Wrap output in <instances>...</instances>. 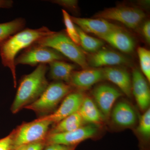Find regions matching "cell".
Segmentation results:
<instances>
[{
  "instance_id": "6",
  "label": "cell",
  "mask_w": 150,
  "mask_h": 150,
  "mask_svg": "<svg viewBox=\"0 0 150 150\" xmlns=\"http://www.w3.org/2000/svg\"><path fill=\"white\" fill-rule=\"evenodd\" d=\"M94 17L118 21L129 28L136 29L144 20L146 14L138 8L121 6L105 9Z\"/></svg>"
},
{
  "instance_id": "7",
  "label": "cell",
  "mask_w": 150,
  "mask_h": 150,
  "mask_svg": "<svg viewBox=\"0 0 150 150\" xmlns=\"http://www.w3.org/2000/svg\"><path fill=\"white\" fill-rule=\"evenodd\" d=\"M65 58L53 48L33 44L23 50V52L16 57V66L19 64L34 67L41 64H47L55 61H64Z\"/></svg>"
},
{
  "instance_id": "13",
  "label": "cell",
  "mask_w": 150,
  "mask_h": 150,
  "mask_svg": "<svg viewBox=\"0 0 150 150\" xmlns=\"http://www.w3.org/2000/svg\"><path fill=\"white\" fill-rule=\"evenodd\" d=\"M146 79L139 70L134 69L132 74V93L140 109L146 111L150 103V89Z\"/></svg>"
},
{
  "instance_id": "1",
  "label": "cell",
  "mask_w": 150,
  "mask_h": 150,
  "mask_svg": "<svg viewBox=\"0 0 150 150\" xmlns=\"http://www.w3.org/2000/svg\"><path fill=\"white\" fill-rule=\"evenodd\" d=\"M54 32L46 26L36 29L24 28L0 44L2 64L4 67H8L10 69L15 88L17 86L16 66L15 64L17 55L21 50H25L41 38Z\"/></svg>"
},
{
  "instance_id": "29",
  "label": "cell",
  "mask_w": 150,
  "mask_h": 150,
  "mask_svg": "<svg viewBox=\"0 0 150 150\" xmlns=\"http://www.w3.org/2000/svg\"><path fill=\"white\" fill-rule=\"evenodd\" d=\"M142 35L148 43L150 42V22L147 21L143 24L142 27Z\"/></svg>"
},
{
  "instance_id": "21",
  "label": "cell",
  "mask_w": 150,
  "mask_h": 150,
  "mask_svg": "<svg viewBox=\"0 0 150 150\" xmlns=\"http://www.w3.org/2000/svg\"><path fill=\"white\" fill-rule=\"evenodd\" d=\"M25 23V20L21 18L0 23V44L12 35L24 29Z\"/></svg>"
},
{
  "instance_id": "31",
  "label": "cell",
  "mask_w": 150,
  "mask_h": 150,
  "mask_svg": "<svg viewBox=\"0 0 150 150\" xmlns=\"http://www.w3.org/2000/svg\"><path fill=\"white\" fill-rule=\"evenodd\" d=\"M13 3V1L11 0H0V8H11Z\"/></svg>"
},
{
  "instance_id": "14",
  "label": "cell",
  "mask_w": 150,
  "mask_h": 150,
  "mask_svg": "<svg viewBox=\"0 0 150 150\" xmlns=\"http://www.w3.org/2000/svg\"><path fill=\"white\" fill-rule=\"evenodd\" d=\"M88 66L92 68L112 67L117 65L126 64L129 63L127 58L112 50L100 49L91 55L88 61Z\"/></svg>"
},
{
  "instance_id": "32",
  "label": "cell",
  "mask_w": 150,
  "mask_h": 150,
  "mask_svg": "<svg viewBox=\"0 0 150 150\" xmlns=\"http://www.w3.org/2000/svg\"><path fill=\"white\" fill-rule=\"evenodd\" d=\"M25 146H26V145H25ZM25 146H21L17 148V149H16L15 150H25Z\"/></svg>"
},
{
  "instance_id": "17",
  "label": "cell",
  "mask_w": 150,
  "mask_h": 150,
  "mask_svg": "<svg viewBox=\"0 0 150 150\" xmlns=\"http://www.w3.org/2000/svg\"><path fill=\"white\" fill-rule=\"evenodd\" d=\"M111 112L113 123L120 127H131L137 122L135 110L130 104L125 101L117 103Z\"/></svg>"
},
{
  "instance_id": "9",
  "label": "cell",
  "mask_w": 150,
  "mask_h": 150,
  "mask_svg": "<svg viewBox=\"0 0 150 150\" xmlns=\"http://www.w3.org/2000/svg\"><path fill=\"white\" fill-rule=\"evenodd\" d=\"M84 97V95L79 91H72L65 97L59 108L55 112L38 118L50 121L52 124H56L68 116L77 112Z\"/></svg>"
},
{
  "instance_id": "16",
  "label": "cell",
  "mask_w": 150,
  "mask_h": 150,
  "mask_svg": "<svg viewBox=\"0 0 150 150\" xmlns=\"http://www.w3.org/2000/svg\"><path fill=\"white\" fill-rule=\"evenodd\" d=\"M99 38L123 53L130 54L134 51V39L121 27Z\"/></svg>"
},
{
  "instance_id": "30",
  "label": "cell",
  "mask_w": 150,
  "mask_h": 150,
  "mask_svg": "<svg viewBox=\"0 0 150 150\" xmlns=\"http://www.w3.org/2000/svg\"><path fill=\"white\" fill-rule=\"evenodd\" d=\"M46 145L45 140L35 142L26 145L25 150H43Z\"/></svg>"
},
{
  "instance_id": "5",
  "label": "cell",
  "mask_w": 150,
  "mask_h": 150,
  "mask_svg": "<svg viewBox=\"0 0 150 150\" xmlns=\"http://www.w3.org/2000/svg\"><path fill=\"white\" fill-rule=\"evenodd\" d=\"M51 124L50 121L39 118L22 124L13 131L14 150L21 146L45 140Z\"/></svg>"
},
{
  "instance_id": "10",
  "label": "cell",
  "mask_w": 150,
  "mask_h": 150,
  "mask_svg": "<svg viewBox=\"0 0 150 150\" xmlns=\"http://www.w3.org/2000/svg\"><path fill=\"white\" fill-rule=\"evenodd\" d=\"M94 101L105 118H108L116 100L121 96V93L115 88L106 84L97 86L92 92Z\"/></svg>"
},
{
  "instance_id": "20",
  "label": "cell",
  "mask_w": 150,
  "mask_h": 150,
  "mask_svg": "<svg viewBox=\"0 0 150 150\" xmlns=\"http://www.w3.org/2000/svg\"><path fill=\"white\" fill-rule=\"evenodd\" d=\"M83 119L78 111L59 121L49 131L48 134H59L74 131L83 126Z\"/></svg>"
},
{
  "instance_id": "26",
  "label": "cell",
  "mask_w": 150,
  "mask_h": 150,
  "mask_svg": "<svg viewBox=\"0 0 150 150\" xmlns=\"http://www.w3.org/2000/svg\"><path fill=\"white\" fill-rule=\"evenodd\" d=\"M0 150H15L13 131L8 136L0 139Z\"/></svg>"
},
{
  "instance_id": "22",
  "label": "cell",
  "mask_w": 150,
  "mask_h": 150,
  "mask_svg": "<svg viewBox=\"0 0 150 150\" xmlns=\"http://www.w3.org/2000/svg\"><path fill=\"white\" fill-rule=\"evenodd\" d=\"M76 28L79 38L80 45L85 51L93 54L100 50L104 45L101 39L90 36L76 25Z\"/></svg>"
},
{
  "instance_id": "4",
  "label": "cell",
  "mask_w": 150,
  "mask_h": 150,
  "mask_svg": "<svg viewBox=\"0 0 150 150\" xmlns=\"http://www.w3.org/2000/svg\"><path fill=\"white\" fill-rule=\"evenodd\" d=\"M73 88L69 84L63 82L49 84L41 96L25 108L38 114L48 113L54 110L62 100L72 91Z\"/></svg>"
},
{
  "instance_id": "15",
  "label": "cell",
  "mask_w": 150,
  "mask_h": 150,
  "mask_svg": "<svg viewBox=\"0 0 150 150\" xmlns=\"http://www.w3.org/2000/svg\"><path fill=\"white\" fill-rule=\"evenodd\" d=\"M104 79L110 81L129 97L132 94V82L128 71L119 67H106L102 69Z\"/></svg>"
},
{
  "instance_id": "3",
  "label": "cell",
  "mask_w": 150,
  "mask_h": 150,
  "mask_svg": "<svg viewBox=\"0 0 150 150\" xmlns=\"http://www.w3.org/2000/svg\"><path fill=\"white\" fill-rule=\"evenodd\" d=\"M35 43L53 48L83 69L89 68L83 50L74 43L65 31L54 32L51 35L41 38Z\"/></svg>"
},
{
  "instance_id": "25",
  "label": "cell",
  "mask_w": 150,
  "mask_h": 150,
  "mask_svg": "<svg viewBox=\"0 0 150 150\" xmlns=\"http://www.w3.org/2000/svg\"><path fill=\"white\" fill-rule=\"evenodd\" d=\"M62 12L63 20L66 28L65 33L74 43L79 46V38L76 29V25L71 19V16L67 11L62 9Z\"/></svg>"
},
{
  "instance_id": "24",
  "label": "cell",
  "mask_w": 150,
  "mask_h": 150,
  "mask_svg": "<svg viewBox=\"0 0 150 150\" xmlns=\"http://www.w3.org/2000/svg\"><path fill=\"white\" fill-rule=\"evenodd\" d=\"M137 53L139 59L140 67L143 74L148 82H150V51L144 47H139Z\"/></svg>"
},
{
  "instance_id": "12",
  "label": "cell",
  "mask_w": 150,
  "mask_h": 150,
  "mask_svg": "<svg viewBox=\"0 0 150 150\" xmlns=\"http://www.w3.org/2000/svg\"><path fill=\"white\" fill-rule=\"evenodd\" d=\"M73 23L86 33L95 34L98 37L121 28L104 19L81 18L71 16Z\"/></svg>"
},
{
  "instance_id": "23",
  "label": "cell",
  "mask_w": 150,
  "mask_h": 150,
  "mask_svg": "<svg viewBox=\"0 0 150 150\" xmlns=\"http://www.w3.org/2000/svg\"><path fill=\"white\" fill-rule=\"evenodd\" d=\"M137 131L143 139L140 146L141 150H149V140L150 137V108L146 110L141 116Z\"/></svg>"
},
{
  "instance_id": "2",
  "label": "cell",
  "mask_w": 150,
  "mask_h": 150,
  "mask_svg": "<svg viewBox=\"0 0 150 150\" xmlns=\"http://www.w3.org/2000/svg\"><path fill=\"white\" fill-rule=\"evenodd\" d=\"M48 70L47 64H41L21 78L11 108L13 114L34 102L43 93L49 84L46 77Z\"/></svg>"
},
{
  "instance_id": "8",
  "label": "cell",
  "mask_w": 150,
  "mask_h": 150,
  "mask_svg": "<svg viewBox=\"0 0 150 150\" xmlns=\"http://www.w3.org/2000/svg\"><path fill=\"white\" fill-rule=\"evenodd\" d=\"M97 133V128L91 124L82 126L69 132L48 134L45 142L46 145L59 144L69 146H76L81 142L93 138Z\"/></svg>"
},
{
  "instance_id": "18",
  "label": "cell",
  "mask_w": 150,
  "mask_h": 150,
  "mask_svg": "<svg viewBox=\"0 0 150 150\" xmlns=\"http://www.w3.org/2000/svg\"><path fill=\"white\" fill-rule=\"evenodd\" d=\"M78 112L84 122L93 125H101L105 119L93 100L89 97L85 96Z\"/></svg>"
},
{
  "instance_id": "11",
  "label": "cell",
  "mask_w": 150,
  "mask_h": 150,
  "mask_svg": "<svg viewBox=\"0 0 150 150\" xmlns=\"http://www.w3.org/2000/svg\"><path fill=\"white\" fill-rule=\"evenodd\" d=\"M104 79L102 69L87 68L81 71H74L69 84L78 90H88L98 82Z\"/></svg>"
},
{
  "instance_id": "19",
  "label": "cell",
  "mask_w": 150,
  "mask_h": 150,
  "mask_svg": "<svg viewBox=\"0 0 150 150\" xmlns=\"http://www.w3.org/2000/svg\"><path fill=\"white\" fill-rule=\"evenodd\" d=\"M48 64L49 76L51 79L69 84L72 73L76 68L75 64L60 60L54 61Z\"/></svg>"
},
{
  "instance_id": "28",
  "label": "cell",
  "mask_w": 150,
  "mask_h": 150,
  "mask_svg": "<svg viewBox=\"0 0 150 150\" xmlns=\"http://www.w3.org/2000/svg\"><path fill=\"white\" fill-rule=\"evenodd\" d=\"M43 150H74L76 146H69L59 144H52L46 145Z\"/></svg>"
},
{
  "instance_id": "27",
  "label": "cell",
  "mask_w": 150,
  "mask_h": 150,
  "mask_svg": "<svg viewBox=\"0 0 150 150\" xmlns=\"http://www.w3.org/2000/svg\"><path fill=\"white\" fill-rule=\"evenodd\" d=\"M52 3L57 4L68 9L71 11H76L78 9V2L74 0H55L51 1Z\"/></svg>"
}]
</instances>
